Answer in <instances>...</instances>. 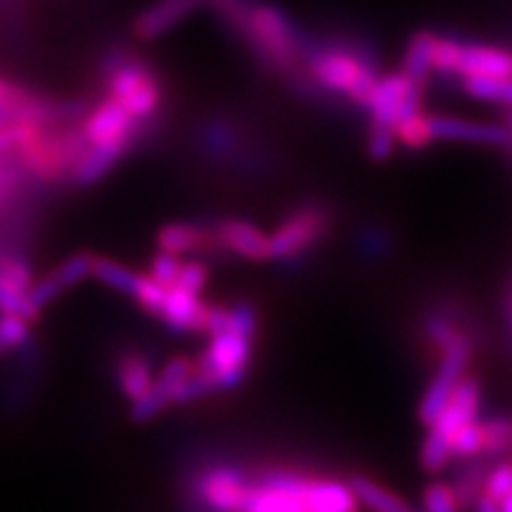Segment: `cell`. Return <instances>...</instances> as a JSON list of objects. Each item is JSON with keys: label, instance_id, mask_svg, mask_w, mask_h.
<instances>
[{"label": "cell", "instance_id": "cell-1", "mask_svg": "<svg viewBox=\"0 0 512 512\" xmlns=\"http://www.w3.org/2000/svg\"><path fill=\"white\" fill-rule=\"evenodd\" d=\"M358 505L351 484L271 470L249 486L245 512H354Z\"/></svg>", "mask_w": 512, "mask_h": 512}, {"label": "cell", "instance_id": "cell-2", "mask_svg": "<svg viewBox=\"0 0 512 512\" xmlns=\"http://www.w3.org/2000/svg\"><path fill=\"white\" fill-rule=\"evenodd\" d=\"M306 64L313 81L330 93H344L356 105H366L370 93L380 81L373 57L358 48L342 43H309L306 41Z\"/></svg>", "mask_w": 512, "mask_h": 512}, {"label": "cell", "instance_id": "cell-3", "mask_svg": "<svg viewBox=\"0 0 512 512\" xmlns=\"http://www.w3.org/2000/svg\"><path fill=\"white\" fill-rule=\"evenodd\" d=\"M240 31L268 62L285 72H292L306 57L304 34L292 17L275 5H249Z\"/></svg>", "mask_w": 512, "mask_h": 512}, {"label": "cell", "instance_id": "cell-4", "mask_svg": "<svg viewBox=\"0 0 512 512\" xmlns=\"http://www.w3.org/2000/svg\"><path fill=\"white\" fill-rule=\"evenodd\" d=\"M252 339L254 337L233 330L209 335L207 349L197 356V370L202 377H207L214 394L238 389L247 380L249 361H252Z\"/></svg>", "mask_w": 512, "mask_h": 512}, {"label": "cell", "instance_id": "cell-5", "mask_svg": "<svg viewBox=\"0 0 512 512\" xmlns=\"http://www.w3.org/2000/svg\"><path fill=\"white\" fill-rule=\"evenodd\" d=\"M107 95L117 98L138 121L152 117L162 102V86L145 62L126 57L119 67L105 74Z\"/></svg>", "mask_w": 512, "mask_h": 512}, {"label": "cell", "instance_id": "cell-6", "mask_svg": "<svg viewBox=\"0 0 512 512\" xmlns=\"http://www.w3.org/2000/svg\"><path fill=\"white\" fill-rule=\"evenodd\" d=\"M330 226L328 209L320 204H304L294 209L271 235V261H297L323 240Z\"/></svg>", "mask_w": 512, "mask_h": 512}, {"label": "cell", "instance_id": "cell-7", "mask_svg": "<svg viewBox=\"0 0 512 512\" xmlns=\"http://www.w3.org/2000/svg\"><path fill=\"white\" fill-rule=\"evenodd\" d=\"M420 105L422 81H415L413 76H408L406 72H399L382 76L363 107H368L373 124L396 128L401 119L420 114Z\"/></svg>", "mask_w": 512, "mask_h": 512}, {"label": "cell", "instance_id": "cell-8", "mask_svg": "<svg viewBox=\"0 0 512 512\" xmlns=\"http://www.w3.org/2000/svg\"><path fill=\"white\" fill-rule=\"evenodd\" d=\"M470 354H472V344L465 335H458L444 349V358H441L437 373H434L430 387H427V392L422 396L420 408H418L420 420L425 422V425H432V422L439 418V413L446 408V403L451 401L453 392H456L460 380H463Z\"/></svg>", "mask_w": 512, "mask_h": 512}, {"label": "cell", "instance_id": "cell-9", "mask_svg": "<svg viewBox=\"0 0 512 512\" xmlns=\"http://www.w3.org/2000/svg\"><path fill=\"white\" fill-rule=\"evenodd\" d=\"M79 128L88 145H114L131 150L138 133V119L117 98L107 95L91 112H86Z\"/></svg>", "mask_w": 512, "mask_h": 512}, {"label": "cell", "instance_id": "cell-10", "mask_svg": "<svg viewBox=\"0 0 512 512\" xmlns=\"http://www.w3.org/2000/svg\"><path fill=\"white\" fill-rule=\"evenodd\" d=\"M249 486H252V479H249L240 467L211 465L195 477L192 496H195L204 508L245 510Z\"/></svg>", "mask_w": 512, "mask_h": 512}, {"label": "cell", "instance_id": "cell-11", "mask_svg": "<svg viewBox=\"0 0 512 512\" xmlns=\"http://www.w3.org/2000/svg\"><path fill=\"white\" fill-rule=\"evenodd\" d=\"M93 266H95V254L91 252H76L62 261L60 266H55L53 271H48L43 278H36L34 287H31L29 297L31 304L38 311H46L55 299H60L62 294H67L74 287L86 283L88 278H93Z\"/></svg>", "mask_w": 512, "mask_h": 512}, {"label": "cell", "instance_id": "cell-12", "mask_svg": "<svg viewBox=\"0 0 512 512\" xmlns=\"http://www.w3.org/2000/svg\"><path fill=\"white\" fill-rule=\"evenodd\" d=\"M216 242L223 252L238 259L264 264L271 261V235H266L256 223L247 219H226L214 226Z\"/></svg>", "mask_w": 512, "mask_h": 512}, {"label": "cell", "instance_id": "cell-13", "mask_svg": "<svg viewBox=\"0 0 512 512\" xmlns=\"http://www.w3.org/2000/svg\"><path fill=\"white\" fill-rule=\"evenodd\" d=\"M209 309L202 294H192L183 287L171 285L166 302L159 311V320L176 335H188V332H207Z\"/></svg>", "mask_w": 512, "mask_h": 512}, {"label": "cell", "instance_id": "cell-14", "mask_svg": "<svg viewBox=\"0 0 512 512\" xmlns=\"http://www.w3.org/2000/svg\"><path fill=\"white\" fill-rule=\"evenodd\" d=\"M477 408H479V384L477 380H472V377H463L456 387V392H453L451 401L446 403V408L439 413V418L430 425V434H434V437L441 441H446V444L453 448V439H456V434L463 430L467 422L477 418Z\"/></svg>", "mask_w": 512, "mask_h": 512}, {"label": "cell", "instance_id": "cell-15", "mask_svg": "<svg viewBox=\"0 0 512 512\" xmlns=\"http://www.w3.org/2000/svg\"><path fill=\"white\" fill-rule=\"evenodd\" d=\"M202 3L204 0H157L133 19V34L140 41H157L188 19Z\"/></svg>", "mask_w": 512, "mask_h": 512}, {"label": "cell", "instance_id": "cell-16", "mask_svg": "<svg viewBox=\"0 0 512 512\" xmlns=\"http://www.w3.org/2000/svg\"><path fill=\"white\" fill-rule=\"evenodd\" d=\"M434 140H456V143H479V145H505L510 140V131L496 124L482 121H467L456 117H430Z\"/></svg>", "mask_w": 512, "mask_h": 512}, {"label": "cell", "instance_id": "cell-17", "mask_svg": "<svg viewBox=\"0 0 512 512\" xmlns=\"http://www.w3.org/2000/svg\"><path fill=\"white\" fill-rule=\"evenodd\" d=\"M157 247L164 249V252L188 256V254L202 252V249L219 247V242H216L214 228H202L197 226V223L176 221V223H166V226L159 228Z\"/></svg>", "mask_w": 512, "mask_h": 512}, {"label": "cell", "instance_id": "cell-18", "mask_svg": "<svg viewBox=\"0 0 512 512\" xmlns=\"http://www.w3.org/2000/svg\"><path fill=\"white\" fill-rule=\"evenodd\" d=\"M126 152L128 150H124V147L114 145H88L79 157V162L74 164L69 176H72V181L76 185H81V188L100 183L102 178L110 176V171H114V166L119 164V159L124 157Z\"/></svg>", "mask_w": 512, "mask_h": 512}, {"label": "cell", "instance_id": "cell-19", "mask_svg": "<svg viewBox=\"0 0 512 512\" xmlns=\"http://www.w3.org/2000/svg\"><path fill=\"white\" fill-rule=\"evenodd\" d=\"M157 373L152 361L138 351L124 354L117 363V387L128 401H136L155 387Z\"/></svg>", "mask_w": 512, "mask_h": 512}, {"label": "cell", "instance_id": "cell-20", "mask_svg": "<svg viewBox=\"0 0 512 512\" xmlns=\"http://www.w3.org/2000/svg\"><path fill=\"white\" fill-rule=\"evenodd\" d=\"M458 74L470 76H512V53L491 46H463Z\"/></svg>", "mask_w": 512, "mask_h": 512}, {"label": "cell", "instance_id": "cell-21", "mask_svg": "<svg viewBox=\"0 0 512 512\" xmlns=\"http://www.w3.org/2000/svg\"><path fill=\"white\" fill-rule=\"evenodd\" d=\"M351 489H354L358 503L366 505V508H370V510H377V512H406V510H411V505L403 501V498L396 496L394 491L384 489L382 484H377L368 477H354V479H351Z\"/></svg>", "mask_w": 512, "mask_h": 512}, {"label": "cell", "instance_id": "cell-22", "mask_svg": "<svg viewBox=\"0 0 512 512\" xmlns=\"http://www.w3.org/2000/svg\"><path fill=\"white\" fill-rule=\"evenodd\" d=\"M434 41H437V36L430 31H418L408 43L403 72L413 76L415 81L425 83L427 76L434 72Z\"/></svg>", "mask_w": 512, "mask_h": 512}, {"label": "cell", "instance_id": "cell-23", "mask_svg": "<svg viewBox=\"0 0 512 512\" xmlns=\"http://www.w3.org/2000/svg\"><path fill=\"white\" fill-rule=\"evenodd\" d=\"M93 278L105 287H110V290H114V292L126 294V297H133L140 273L131 271L128 266L110 259V256H95Z\"/></svg>", "mask_w": 512, "mask_h": 512}, {"label": "cell", "instance_id": "cell-24", "mask_svg": "<svg viewBox=\"0 0 512 512\" xmlns=\"http://www.w3.org/2000/svg\"><path fill=\"white\" fill-rule=\"evenodd\" d=\"M465 93L512 107V76H470L465 79Z\"/></svg>", "mask_w": 512, "mask_h": 512}, {"label": "cell", "instance_id": "cell-25", "mask_svg": "<svg viewBox=\"0 0 512 512\" xmlns=\"http://www.w3.org/2000/svg\"><path fill=\"white\" fill-rule=\"evenodd\" d=\"M512 494V463H503L489 472L484 482L482 498L477 501L479 510H498L501 503Z\"/></svg>", "mask_w": 512, "mask_h": 512}, {"label": "cell", "instance_id": "cell-26", "mask_svg": "<svg viewBox=\"0 0 512 512\" xmlns=\"http://www.w3.org/2000/svg\"><path fill=\"white\" fill-rule=\"evenodd\" d=\"M34 320L17 316V313H0V358L10 351L27 347L31 339Z\"/></svg>", "mask_w": 512, "mask_h": 512}, {"label": "cell", "instance_id": "cell-27", "mask_svg": "<svg viewBox=\"0 0 512 512\" xmlns=\"http://www.w3.org/2000/svg\"><path fill=\"white\" fill-rule=\"evenodd\" d=\"M166 294H169V287L152 278L150 273H140L136 292H133L131 299H136L138 309H143L147 316H159L166 302Z\"/></svg>", "mask_w": 512, "mask_h": 512}, {"label": "cell", "instance_id": "cell-28", "mask_svg": "<svg viewBox=\"0 0 512 512\" xmlns=\"http://www.w3.org/2000/svg\"><path fill=\"white\" fill-rule=\"evenodd\" d=\"M394 131H396V138H399L406 147H411V150H420V147L430 145L434 140L430 117H422V112L413 114V117L401 119Z\"/></svg>", "mask_w": 512, "mask_h": 512}, {"label": "cell", "instance_id": "cell-29", "mask_svg": "<svg viewBox=\"0 0 512 512\" xmlns=\"http://www.w3.org/2000/svg\"><path fill=\"white\" fill-rule=\"evenodd\" d=\"M0 313H17V316L34 320V323L41 318V311L31 304L29 292L19 290L3 278H0Z\"/></svg>", "mask_w": 512, "mask_h": 512}, {"label": "cell", "instance_id": "cell-30", "mask_svg": "<svg viewBox=\"0 0 512 512\" xmlns=\"http://www.w3.org/2000/svg\"><path fill=\"white\" fill-rule=\"evenodd\" d=\"M0 278L8 280L10 285H15L24 292H31V287L36 283L34 268H31L29 261L19 254L0 256Z\"/></svg>", "mask_w": 512, "mask_h": 512}, {"label": "cell", "instance_id": "cell-31", "mask_svg": "<svg viewBox=\"0 0 512 512\" xmlns=\"http://www.w3.org/2000/svg\"><path fill=\"white\" fill-rule=\"evenodd\" d=\"M484 444H486V434H484V425H479L477 420L467 422L456 434V439H453V456H463V458H470V456H477V453L484 451Z\"/></svg>", "mask_w": 512, "mask_h": 512}, {"label": "cell", "instance_id": "cell-32", "mask_svg": "<svg viewBox=\"0 0 512 512\" xmlns=\"http://www.w3.org/2000/svg\"><path fill=\"white\" fill-rule=\"evenodd\" d=\"M460 55H463V46L458 41L437 36V41H434V72L458 74Z\"/></svg>", "mask_w": 512, "mask_h": 512}, {"label": "cell", "instance_id": "cell-33", "mask_svg": "<svg viewBox=\"0 0 512 512\" xmlns=\"http://www.w3.org/2000/svg\"><path fill=\"white\" fill-rule=\"evenodd\" d=\"M207 283H209V266L200 259H190V261H183L181 273H178L174 285L183 287V290H188L192 294H202Z\"/></svg>", "mask_w": 512, "mask_h": 512}, {"label": "cell", "instance_id": "cell-34", "mask_svg": "<svg viewBox=\"0 0 512 512\" xmlns=\"http://www.w3.org/2000/svg\"><path fill=\"white\" fill-rule=\"evenodd\" d=\"M181 266H183V256L159 249V252L155 254V259H152L150 271L147 273H150L152 278H157L162 285L171 287L176 283L178 273H181Z\"/></svg>", "mask_w": 512, "mask_h": 512}, {"label": "cell", "instance_id": "cell-35", "mask_svg": "<svg viewBox=\"0 0 512 512\" xmlns=\"http://www.w3.org/2000/svg\"><path fill=\"white\" fill-rule=\"evenodd\" d=\"M486 444L484 453H503L512 446V420L498 418L484 425Z\"/></svg>", "mask_w": 512, "mask_h": 512}, {"label": "cell", "instance_id": "cell-36", "mask_svg": "<svg viewBox=\"0 0 512 512\" xmlns=\"http://www.w3.org/2000/svg\"><path fill=\"white\" fill-rule=\"evenodd\" d=\"M396 131L392 126H377L373 124L368 136V152L375 162H384V159L392 157L394 147H396Z\"/></svg>", "mask_w": 512, "mask_h": 512}, {"label": "cell", "instance_id": "cell-37", "mask_svg": "<svg viewBox=\"0 0 512 512\" xmlns=\"http://www.w3.org/2000/svg\"><path fill=\"white\" fill-rule=\"evenodd\" d=\"M460 505L458 491L453 486L434 482L425 489V508L432 512H448V510H456Z\"/></svg>", "mask_w": 512, "mask_h": 512}, {"label": "cell", "instance_id": "cell-38", "mask_svg": "<svg viewBox=\"0 0 512 512\" xmlns=\"http://www.w3.org/2000/svg\"><path fill=\"white\" fill-rule=\"evenodd\" d=\"M256 328H259V316H256L254 306L247 302H240L235 306H230V325L228 330L240 332V335L254 337Z\"/></svg>", "mask_w": 512, "mask_h": 512}, {"label": "cell", "instance_id": "cell-39", "mask_svg": "<svg viewBox=\"0 0 512 512\" xmlns=\"http://www.w3.org/2000/svg\"><path fill=\"white\" fill-rule=\"evenodd\" d=\"M425 335L430 337V342H434L437 344V347L444 351L448 344L453 342V339H456L460 332L453 328L451 323H448V320H444V318H439V316H432L430 320H427L425 323Z\"/></svg>", "mask_w": 512, "mask_h": 512}, {"label": "cell", "instance_id": "cell-40", "mask_svg": "<svg viewBox=\"0 0 512 512\" xmlns=\"http://www.w3.org/2000/svg\"><path fill=\"white\" fill-rule=\"evenodd\" d=\"M17 181H19L17 171L8 169V166L0 162V204H3L5 197H8L10 192L17 188Z\"/></svg>", "mask_w": 512, "mask_h": 512}, {"label": "cell", "instance_id": "cell-41", "mask_svg": "<svg viewBox=\"0 0 512 512\" xmlns=\"http://www.w3.org/2000/svg\"><path fill=\"white\" fill-rule=\"evenodd\" d=\"M5 119H8V117H5V112H3V110H0V121H5Z\"/></svg>", "mask_w": 512, "mask_h": 512}, {"label": "cell", "instance_id": "cell-42", "mask_svg": "<svg viewBox=\"0 0 512 512\" xmlns=\"http://www.w3.org/2000/svg\"><path fill=\"white\" fill-rule=\"evenodd\" d=\"M510 133H512V128H510Z\"/></svg>", "mask_w": 512, "mask_h": 512}]
</instances>
